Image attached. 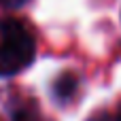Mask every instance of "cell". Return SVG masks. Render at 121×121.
<instances>
[{
    "mask_svg": "<svg viewBox=\"0 0 121 121\" xmlns=\"http://www.w3.org/2000/svg\"><path fill=\"white\" fill-rule=\"evenodd\" d=\"M115 119L121 121V104H119V108H117V115H115Z\"/></svg>",
    "mask_w": 121,
    "mask_h": 121,
    "instance_id": "8992f818",
    "label": "cell"
},
{
    "mask_svg": "<svg viewBox=\"0 0 121 121\" xmlns=\"http://www.w3.org/2000/svg\"><path fill=\"white\" fill-rule=\"evenodd\" d=\"M9 121H43V119H40V113L32 104H19L17 108L11 111Z\"/></svg>",
    "mask_w": 121,
    "mask_h": 121,
    "instance_id": "3957f363",
    "label": "cell"
},
{
    "mask_svg": "<svg viewBox=\"0 0 121 121\" xmlns=\"http://www.w3.org/2000/svg\"><path fill=\"white\" fill-rule=\"evenodd\" d=\"M36 57V40L32 32L13 17H0V79H9L26 70Z\"/></svg>",
    "mask_w": 121,
    "mask_h": 121,
    "instance_id": "6da1fadb",
    "label": "cell"
},
{
    "mask_svg": "<svg viewBox=\"0 0 121 121\" xmlns=\"http://www.w3.org/2000/svg\"><path fill=\"white\" fill-rule=\"evenodd\" d=\"M98 121H117V119H115V115H104V117H100Z\"/></svg>",
    "mask_w": 121,
    "mask_h": 121,
    "instance_id": "5b68a950",
    "label": "cell"
},
{
    "mask_svg": "<svg viewBox=\"0 0 121 121\" xmlns=\"http://www.w3.org/2000/svg\"><path fill=\"white\" fill-rule=\"evenodd\" d=\"M79 87H81L79 74L72 72V70H64V72H60V74L53 79V83H51V98H53L57 104H68V102L77 96Z\"/></svg>",
    "mask_w": 121,
    "mask_h": 121,
    "instance_id": "7a4b0ae2",
    "label": "cell"
},
{
    "mask_svg": "<svg viewBox=\"0 0 121 121\" xmlns=\"http://www.w3.org/2000/svg\"><path fill=\"white\" fill-rule=\"evenodd\" d=\"M30 0H0V6L6 9V11H17L21 6H26Z\"/></svg>",
    "mask_w": 121,
    "mask_h": 121,
    "instance_id": "277c9868",
    "label": "cell"
}]
</instances>
